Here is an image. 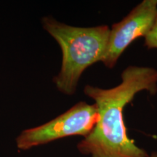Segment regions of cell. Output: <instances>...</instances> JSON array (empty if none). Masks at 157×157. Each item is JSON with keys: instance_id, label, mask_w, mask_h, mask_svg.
<instances>
[{"instance_id": "1", "label": "cell", "mask_w": 157, "mask_h": 157, "mask_svg": "<svg viewBox=\"0 0 157 157\" xmlns=\"http://www.w3.org/2000/svg\"><path fill=\"white\" fill-rule=\"evenodd\" d=\"M157 93V70L130 66L121 73V82L111 89L85 86V95L95 101L98 120L93 130L78 143L81 154L90 157H148L129 138L124 121L125 105L137 93Z\"/></svg>"}, {"instance_id": "2", "label": "cell", "mask_w": 157, "mask_h": 157, "mask_svg": "<svg viewBox=\"0 0 157 157\" xmlns=\"http://www.w3.org/2000/svg\"><path fill=\"white\" fill-rule=\"evenodd\" d=\"M42 27L59 44L62 52L61 68L53 82L60 93L74 95L83 72L90 66L103 61L110 34L108 25L73 26L48 15Z\"/></svg>"}, {"instance_id": "3", "label": "cell", "mask_w": 157, "mask_h": 157, "mask_svg": "<svg viewBox=\"0 0 157 157\" xmlns=\"http://www.w3.org/2000/svg\"><path fill=\"white\" fill-rule=\"evenodd\" d=\"M97 120L95 104L80 101L48 122L23 130L16 137V146L19 150L26 151L64 137H84L93 130Z\"/></svg>"}, {"instance_id": "4", "label": "cell", "mask_w": 157, "mask_h": 157, "mask_svg": "<svg viewBox=\"0 0 157 157\" xmlns=\"http://www.w3.org/2000/svg\"><path fill=\"white\" fill-rule=\"evenodd\" d=\"M157 15V0H143L120 22L110 29L106 52L102 63L112 68L124 51L135 39L146 36Z\"/></svg>"}, {"instance_id": "5", "label": "cell", "mask_w": 157, "mask_h": 157, "mask_svg": "<svg viewBox=\"0 0 157 157\" xmlns=\"http://www.w3.org/2000/svg\"><path fill=\"white\" fill-rule=\"evenodd\" d=\"M145 45L148 49L157 48V15L151 29L145 36Z\"/></svg>"}, {"instance_id": "6", "label": "cell", "mask_w": 157, "mask_h": 157, "mask_svg": "<svg viewBox=\"0 0 157 157\" xmlns=\"http://www.w3.org/2000/svg\"><path fill=\"white\" fill-rule=\"evenodd\" d=\"M148 157H157V153H153L151 155H149Z\"/></svg>"}]
</instances>
